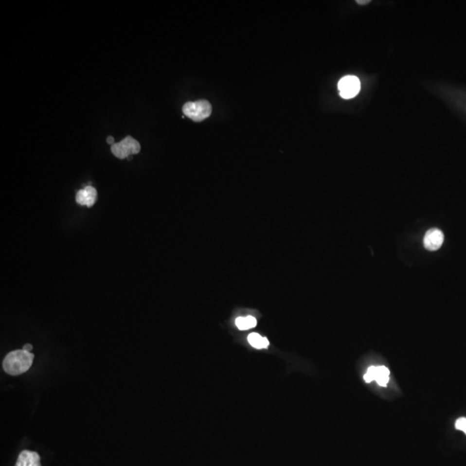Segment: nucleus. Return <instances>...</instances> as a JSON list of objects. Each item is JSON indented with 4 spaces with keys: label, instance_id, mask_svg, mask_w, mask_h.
<instances>
[{
    "label": "nucleus",
    "instance_id": "nucleus-1",
    "mask_svg": "<svg viewBox=\"0 0 466 466\" xmlns=\"http://www.w3.org/2000/svg\"><path fill=\"white\" fill-rule=\"evenodd\" d=\"M35 356L25 350H16L9 352L3 361V369L8 375L19 376L30 370Z\"/></svg>",
    "mask_w": 466,
    "mask_h": 466
},
{
    "label": "nucleus",
    "instance_id": "nucleus-2",
    "mask_svg": "<svg viewBox=\"0 0 466 466\" xmlns=\"http://www.w3.org/2000/svg\"><path fill=\"white\" fill-rule=\"evenodd\" d=\"M184 115L195 122H200L212 114V106L207 100L187 102L182 107Z\"/></svg>",
    "mask_w": 466,
    "mask_h": 466
},
{
    "label": "nucleus",
    "instance_id": "nucleus-3",
    "mask_svg": "<svg viewBox=\"0 0 466 466\" xmlns=\"http://www.w3.org/2000/svg\"><path fill=\"white\" fill-rule=\"evenodd\" d=\"M111 153L119 159H125L137 155L141 150V146L135 138L128 136L122 141L115 143L111 147Z\"/></svg>",
    "mask_w": 466,
    "mask_h": 466
},
{
    "label": "nucleus",
    "instance_id": "nucleus-4",
    "mask_svg": "<svg viewBox=\"0 0 466 466\" xmlns=\"http://www.w3.org/2000/svg\"><path fill=\"white\" fill-rule=\"evenodd\" d=\"M340 94L344 100H350L358 94L361 88V83L358 77L354 75L344 76L340 80L338 84Z\"/></svg>",
    "mask_w": 466,
    "mask_h": 466
},
{
    "label": "nucleus",
    "instance_id": "nucleus-5",
    "mask_svg": "<svg viewBox=\"0 0 466 466\" xmlns=\"http://www.w3.org/2000/svg\"><path fill=\"white\" fill-rule=\"evenodd\" d=\"M444 242V234L440 230L437 228L428 230L425 234L424 243L425 248L428 251H437L442 246Z\"/></svg>",
    "mask_w": 466,
    "mask_h": 466
},
{
    "label": "nucleus",
    "instance_id": "nucleus-6",
    "mask_svg": "<svg viewBox=\"0 0 466 466\" xmlns=\"http://www.w3.org/2000/svg\"><path fill=\"white\" fill-rule=\"evenodd\" d=\"M97 199V191L92 186H87L83 189L77 192L75 196L76 202L80 206L91 207L94 205Z\"/></svg>",
    "mask_w": 466,
    "mask_h": 466
},
{
    "label": "nucleus",
    "instance_id": "nucleus-7",
    "mask_svg": "<svg viewBox=\"0 0 466 466\" xmlns=\"http://www.w3.org/2000/svg\"><path fill=\"white\" fill-rule=\"evenodd\" d=\"M40 455L36 451L24 450L20 452L15 466H42Z\"/></svg>",
    "mask_w": 466,
    "mask_h": 466
},
{
    "label": "nucleus",
    "instance_id": "nucleus-8",
    "mask_svg": "<svg viewBox=\"0 0 466 466\" xmlns=\"http://www.w3.org/2000/svg\"><path fill=\"white\" fill-rule=\"evenodd\" d=\"M375 380L380 386H386L390 381V370L385 366H376V376Z\"/></svg>",
    "mask_w": 466,
    "mask_h": 466
},
{
    "label": "nucleus",
    "instance_id": "nucleus-9",
    "mask_svg": "<svg viewBox=\"0 0 466 466\" xmlns=\"http://www.w3.org/2000/svg\"><path fill=\"white\" fill-rule=\"evenodd\" d=\"M248 341L250 344L252 345L253 347L256 349H263V348H268L269 342L266 338L260 336L258 333H251L248 337Z\"/></svg>",
    "mask_w": 466,
    "mask_h": 466
},
{
    "label": "nucleus",
    "instance_id": "nucleus-10",
    "mask_svg": "<svg viewBox=\"0 0 466 466\" xmlns=\"http://www.w3.org/2000/svg\"><path fill=\"white\" fill-rule=\"evenodd\" d=\"M236 325L239 330H248L256 325V320L252 316L238 317L236 320Z\"/></svg>",
    "mask_w": 466,
    "mask_h": 466
},
{
    "label": "nucleus",
    "instance_id": "nucleus-11",
    "mask_svg": "<svg viewBox=\"0 0 466 466\" xmlns=\"http://www.w3.org/2000/svg\"><path fill=\"white\" fill-rule=\"evenodd\" d=\"M376 376V366H371L368 369L366 374L364 375L363 379L365 382L370 383L372 381H374Z\"/></svg>",
    "mask_w": 466,
    "mask_h": 466
},
{
    "label": "nucleus",
    "instance_id": "nucleus-12",
    "mask_svg": "<svg viewBox=\"0 0 466 466\" xmlns=\"http://www.w3.org/2000/svg\"><path fill=\"white\" fill-rule=\"evenodd\" d=\"M455 428H456V429H458V430L463 431V432H465L466 434V418L462 417V418H459V419L456 420Z\"/></svg>",
    "mask_w": 466,
    "mask_h": 466
},
{
    "label": "nucleus",
    "instance_id": "nucleus-13",
    "mask_svg": "<svg viewBox=\"0 0 466 466\" xmlns=\"http://www.w3.org/2000/svg\"><path fill=\"white\" fill-rule=\"evenodd\" d=\"M107 143H109V144H111V145H113V144L115 143L114 138H113V137H111V136H110V137H108V138H107Z\"/></svg>",
    "mask_w": 466,
    "mask_h": 466
},
{
    "label": "nucleus",
    "instance_id": "nucleus-14",
    "mask_svg": "<svg viewBox=\"0 0 466 466\" xmlns=\"http://www.w3.org/2000/svg\"><path fill=\"white\" fill-rule=\"evenodd\" d=\"M23 349L27 351V352H31V350L33 349V347H32V345H31V344H26L23 345Z\"/></svg>",
    "mask_w": 466,
    "mask_h": 466
},
{
    "label": "nucleus",
    "instance_id": "nucleus-15",
    "mask_svg": "<svg viewBox=\"0 0 466 466\" xmlns=\"http://www.w3.org/2000/svg\"><path fill=\"white\" fill-rule=\"evenodd\" d=\"M357 3L358 4H367L370 3V0H358Z\"/></svg>",
    "mask_w": 466,
    "mask_h": 466
}]
</instances>
